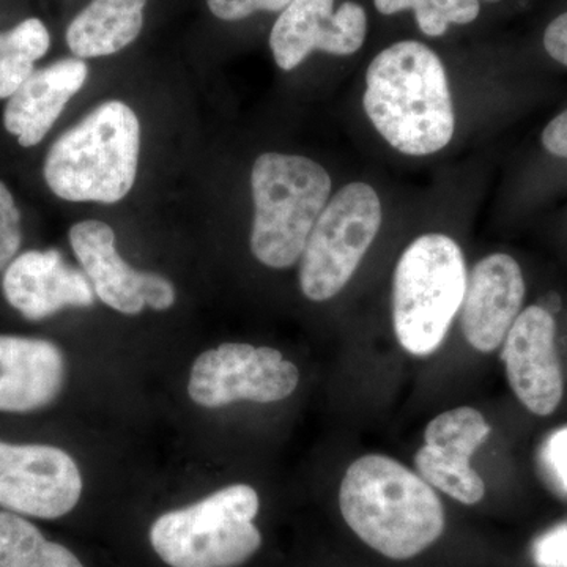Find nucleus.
Listing matches in <instances>:
<instances>
[{
  "instance_id": "obj_6",
  "label": "nucleus",
  "mask_w": 567,
  "mask_h": 567,
  "mask_svg": "<svg viewBox=\"0 0 567 567\" xmlns=\"http://www.w3.org/2000/svg\"><path fill=\"white\" fill-rule=\"evenodd\" d=\"M259 495L234 484L153 522V550L171 567H237L262 546L254 525Z\"/></svg>"
},
{
  "instance_id": "obj_20",
  "label": "nucleus",
  "mask_w": 567,
  "mask_h": 567,
  "mask_svg": "<svg viewBox=\"0 0 567 567\" xmlns=\"http://www.w3.org/2000/svg\"><path fill=\"white\" fill-rule=\"evenodd\" d=\"M51 37L37 18L0 32V100L10 99L33 73V63L47 54Z\"/></svg>"
},
{
  "instance_id": "obj_17",
  "label": "nucleus",
  "mask_w": 567,
  "mask_h": 567,
  "mask_svg": "<svg viewBox=\"0 0 567 567\" xmlns=\"http://www.w3.org/2000/svg\"><path fill=\"white\" fill-rule=\"evenodd\" d=\"M70 245L104 305L126 316L142 312L152 274L134 270L122 259L111 226L93 219L74 224Z\"/></svg>"
},
{
  "instance_id": "obj_28",
  "label": "nucleus",
  "mask_w": 567,
  "mask_h": 567,
  "mask_svg": "<svg viewBox=\"0 0 567 567\" xmlns=\"http://www.w3.org/2000/svg\"><path fill=\"white\" fill-rule=\"evenodd\" d=\"M486 2L494 3V2H499V0H486Z\"/></svg>"
},
{
  "instance_id": "obj_27",
  "label": "nucleus",
  "mask_w": 567,
  "mask_h": 567,
  "mask_svg": "<svg viewBox=\"0 0 567 567\" xmlns=\"http://www.w3.org/2000/svg\"><path fill=\"white\" fill-rule=\"evenodd\" d=\"M543 144L551 155L567 159V110L548 123L543 132Z\"/></svg>"
},
{
  "instance_id": "obj_16",
  "label": "nucleus",
  "mask_w": 567,
  "mask_h": 567,
  "mask_svg": "<svg viewBox=\"0 0 567 567\" xmlns=\"http://www.w3.org/2000/svg\"><path fill=\"white\" fill-rule=\"evenodd\" d=\"M87 76L89 66L82 59H63L33 71L7 103L3 112L7 132L14 134L22 147L40 144Z\"/></svg>"
},
{
  "instance_id": "obj_5",
  "label": "nucleus",
  "mask_w": 567,
  "mask_h": 567,
  "mask_svg": "<svg viewBox=\"0 0 567 567\" xmlns=\"http://www.w3.org/2000/svg\"><path fill=\"white\" fill-rule=\"evenodd\" d=\"M464 252L447 235L427 234L402 252L393 279V322L399 344L427 357L440 349L466 289Z\"/></svg>"
},
{
  "instance_id": "obj_3",
  "label": "nucleus",
  "mask_w": 567,
  "mask_h": 567,
  "mask_svg": "<svg viewBox=\"0 0 567 567\" xmlns=\"http://www.w3.org/2000/svg\"><path fill=\"white\" fill-rule=\"evenodd\" d=\"M141 125L128 104L106 102L52 144L44 181L70 203L115 204L132 192Z\"/></svg>"
},
{
  "instance_id": "obj_26",
  "label": "nucleus",
  "mask_w": 567,
  "mask_h": 567,
  "mask_svg": "<svg viewBox=\"0 0 567 567\" xmlns=\"http://www.w3.org/2000/svg\"><path fill=\"white\" fill-rule=\"evenodd\" d=\"M544 48L554 61L567 66V11L547 25Z\"/></svg>"
},
{
  "instance_id": "obj_13",
  "label": "nucleus",
  "mask_w": 567,
  "mask_h": 567,
  "mask_svg": "<svg viewBox=\"0 0 567 567\" xmlns=\"http://www.w3.org/2000/svg\"><path fill=\"white\" fill-rule=\"evenodd\" d=\"M525 298L520 265L507 254H492L475 265L461 306V327L477 352L492 353L505 342Z\"/></svg>"
},
{
  "instance_id": "obj_11",
  "label": "nucleus",
  "mask_w": 567,
  "mask_h": 567,
  "mask_svg": "<svg viewBox=\"0 0 567 567\" xmlns=\"http://www.w3.org/2000/svg\"><path fill=\"white\" fill-rule=\"evenodd\" d=\"M491 431L484 416L472 406H458L435 416L425 427V445L415 456L420 476L451 498L476 505L484 498L486 486L470 458Z\"/></svg>"
},
{
  "instance_id": "obj_22",
  "label": "nucleus",
  "mask_w": 567,
  "mask_h": 567,
  "mask_svg": "<svg viewBox=\"0 0 567 567\" xmlns=\"http://www.w3.org/2000/svg\"><path fill=\"white\" fill-rule=\"evenodd\" d=\"M21 240V213L9 188L0 182V274L17 256Z\"/></svg>"
},
{
  "instance_id": "obj_15",
  "label": "nucleus",
  "mask_w": 567,
  "mask_h": 567,
  "mask_svg": "<svg viewBox=\"0 0 567 567\" xmlns=\"http://www.w3.org/2000/svg\"><path fill=\"white\" fill-rule=\"evenodd\" d=\"M65 357L54 342L0 334V412L43 409L61 394Z\"/></svg>"
},
{
  "instance_id": "obj_12",
  "label": "nucleus",
  "mask_w": 567,
  "mask_h": 567,
  "mask_svg": "<svg viewBox=\"0 0 567 567\" xmlns=\"http://www.w3.org/2000/svg\"><path fill=\"white\" fill-rule=\"evenodd\" d=\"M557 324L540 306L518 315L503 346V361L514 394L529 412L548 416L558 409L565 391L555 344Z\"/></svg>"
},
{
  "instance_id": "obj_14",
  "label": "nucleus",
  "mask_w": 567,
  "mask_h": 567,
  "mask_svg": "<svg viewBox=\"0 0 567 567\" xmlns=\"http://www.w3.org/2000/svg\"><path fill=\"white\" fill-rule=\"evenodd\" d=\"M10 306L25 319L43 320L74 306L95 303V290L84 271L70 267L61 252L28 251L11 260L2 281Z\"/></svg>"
},
{
  "instance_id": "obj_21",
  "label": "nucleus",
  "mask_w": 567,
  "mask_h": 567,
  "mask_svg": "<svg viewBox=\"0 0 567 567\" xmlns=\"http://www.w3.org/2000/svg\"><path fill=\"white\" fill-rule=\"evenodd\" d=\"M382 14L413 10L421 32L427 37L445 35L451 24H470L480 17V0H374Z\"/></svg>"
},
{
  "instance_id": "obj_18",
  "label": "nucleus",
  "mask_w": 567,
  "mask_h": 567,
  "mask_svg": "<svg viewBox=\"0 0 567 567\" xmlns=\"http://www.w3.org/2000/svg\"><path fill=\"white\" fill-rule=\"evenodd\" d=\"M147 0H92L71 21L66 43L78 59L115 54L140 37Z\"/></svg>"
},
{
  "instance_id": "obj_4",
  "label": "nucleus",
  "mask_w": 567,
  "mask_h": 567,
  "mask_svg": "<svg viewBox=\"0 0 567 567\" xmlns=\"http://www.w3.org/2000/svg\"><path fill=\"white\" fill-rule=\"evenodd\" d=\"M251 192L254 257L276 270L292 267L330 200V175L305 156L264 153L252 166Z\"/></svg>"
},
{
  "instance_id": "obj_25",
  "label": "nucleus",
  "mask_w": 567,
  "mask_h": 567,
  "mask_svg": "<svg viewBox=\"0 0 567 567\" xmlns=\"http://www.w3.org/2000/svg\"><path fill=\"white\" fill-rule=\"evenodd\" d=\"M544 461L551 475L557 477L559 486L567 492V427L554 432L544 447Z\"/></svg>"
},
{
  "instance_id": "obj_19",
  "label": "nucleus",
  "mask_w": 567,
  "mask_h": 567,
  "mask_svg": "<svg viewBox=\"0 0 567 567\" xmlns=\"http://www.w3.org/2000/svg\"><path fill=\"white\" fill-rule=\"evenodd\" d=\"M0 567H84L69 548L51 543L31 522L0 511Z\"/></svg>"
},
{
  "instance_id": "obj_10",
  "label": "nucleus",
  "mask_w": 567,
  "mask_h": 567,
  "mask_svg": "<svg viewBox=\"0 0 567 567\" xmlns=\"http://www.w3.org/2000/svg\"><path fill=\"white\" fill-rule=\"evenodd\" d=\"M368 33V14L347 0L334 11V0H293L275 22L270 48L276 65L297 69L312 51L350 55L360 51Z\"/></svg>"
},
{
  "instance_id": "obj_2",
  "label": "nucleus",
  "mask_w": 567,
  "mask_h": 567,
  "mask_svg": "<svg viewBox=\"0 0 567 567\" xmlns=\"http://www.w3.org/2000/svg\"><path fill=\"white\" fill-rule=\"evenodd\" d=\"M339 507L354 535L391 559L416 557L445 532V509L434 487L380 454L349 466Z\"/></svg>"
},
{
  "instance_id": "obj_8",
  "label": "nucleus",
  "mask_w": 567,
  "mask_h": 567,
  "mask_svg": "<svg viewBox=\"0 0 567 567\" xmlns=\"http://www.w3.org/2000/svg\"><path fill=\"white\" fill-rule=\"evenodd\" d=\"M298 382L300 371L279 350L227 342L197 357L188 393L205 409L237 401L270 404L292 395Z\"/></svg>"
},
{
  "instance_id": "obj_9",
  "label": "nucleus",
  "mask_w": 567,
  "mask_h": 567,
  "mask_svg": "<svg viewBox=\"0 0 567 567\" xmlns=\"http://www.w3.org/2000/svg\"><path fill=\"white\" fill-rule=\"evenodd\" d=\"M82 476L70 454L50 445L0 442V507L37 518H59L76 507Z\"/></svg>"
},
{
  "instance_id": "obj_23",
  "label": "nucleus",
  "mask_w": 567,
  "mask_h": 567,
  "mask_svg": "<svg viewBox=\"0 0 567 567\" xmlns=\"http://www.w3.org/2000/svg\"><path fill=\"white\" fill-rule=\"evenodd\" d=\"M293 0H207L208 9L224 21H240L257 11H284Z\"/></svg>"
},
{
  "instance_id": "obj_24",
  "label": "nucleus",
  "mask_w": 567,
  "mask_h": 567,
  "mask_svg": "<svg viewBox=\"0 0 567 567\" xmlns=\"http://www.w3.org/2000/svg\"><path fill=\"white\" fill-rule=\"evenodd\" d=\"M533 559L537 567H567V522L537 537Z\"/></svg>"
},
{
  "instance_id": "obj_1",
  "label": "nucleus",
  "mask_w": 567,
  "mask_h": 567,
  "mask_svg": "<svg viewBox=\"0 0 567 567\" xmlns=\"http://www.w3.org/2000/svg\"><path fill=\"white\" fill-rule=\"evenodd\" d=\"M363 104L377 132L404 155H432L453 140L445 66L420 41H399L377 55L365 73Z\"/></svg>"
},
{
  "instance_id": "obj_7",
  "label": "nucleus",
  "mask_w": 567,
  "mask_h": 567,
  "mask_svg": "<svg viewBox=\"0 0 567 567\" xmlns=\"http://www.w3.org/2000/svg\"><path fill=\"white\" fill-rule=\"evenodd\" d=\"M382 224L379 194L368 183H349L320 213L300 264L306 298L327 301L352 279Z\"/></svg>"
}]
</instances>
